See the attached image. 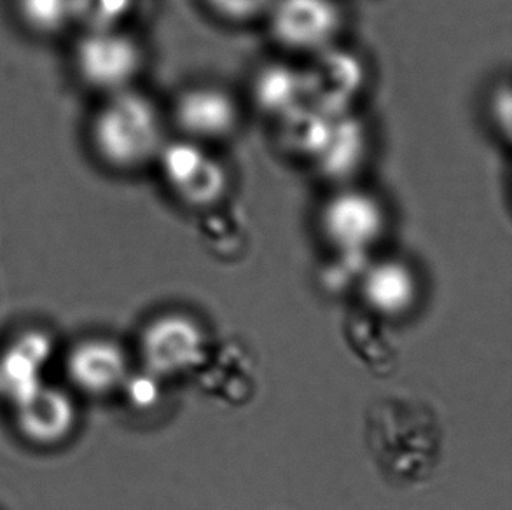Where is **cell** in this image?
Returning a JSON list of instances; mask_svg holds the SVG:
<instances>
[{"mask_svg":"<svg viewBox=\"0 0 512 510\" xmlns=\"http://www.w3.org/2000/svg\"><path fill=\"white\" fill-rule=\"evenodd\" d=\"M329 242L343 252H362L373 245L385 228L380 201L362 189L333 194L320 215Z\"/></svg>","mask_w":512,"mask_h":510,"instance_id":"cell-6","label":"cell"},{"mask_svg":"<svg viewBox=\"0 0 512 510\" xmlns=\"http://www.w3.org/2000/svg\"><path fill=\"white\" fill-rule=\"evenodd\" d=\"M254 98L263 111L285 118L305 105L303 72L287 65H270L257 74Z\"/></svg>","mask_w":512,"mask_h":510,"instance_id":"cell-15","label":"cell"},{"mask_svg":"<svg viewBox=\"0 0 512 510\" xmlns=\"http://www.w3.org/2000/svg\"><path fill=\"white\" fill-rule=\"evenodd\" d=\"M21 20L39 34H55L76 20L74 0H18Z\"/></svg>","mask_w":512,"mask_h":510,"instance_id":"cell-18","label":"cell"},{"mask_svg":"<svg viewBox=\"0 0 512 510\" xmlns=\"http://www.w3.org/2000/svg\"><path fill=\"white\" fill-rule=\"evenodd\" d=\"M67 374L77 390L105 395L116 390L126 378L125 353L105 339H88L70 350Z\"/></svg>","mask_w":512,"mask_h":510,"instance_id":"cell-13","label":"cell"},{"mask_svg":"<svg viewBox=\"0 0 512 510\" xmlns=\"http://www.w3.org/2000/svg\"><path fill=\"white\" fill-rule=\"evenodd\" d=\"M158 158L167 186L189 207H210L228 189L226 168L193 140L161 145Z\"/></svg>","mask_w":512,"mask_h":510,"instance_id":"cell-3","label":"cell"},{"mask_svg":"<svg viewBox=\"0 0 512 510\" xmlns=\"http://www.w3.org/2000/svg\"><path fill=\"white\" fill-rule=\"evenodd\" d=\"M203 392L229 406H245L257 392L254 359L245 346L229 341L217 350H208L207 357L196 371Z\"/></svg>","mask_w":512,"mask_h":510,"instance_id":"cell-9","label":"cell"},{"mask_svg":"<svg viewBox=\"0 0 512 510\" xmlns=\"http://www.w3.org/2000/svg\"><path fill=\"white\" fill-rule=\"evenodd\" d=\"M364 149L366 137L359 121L341 114L334 118L326 144L315 161L329 177H343L359 165Z\"/></svg>","mask_w":512,"mask_h":510,"instance_id":"cell-16","label":"cell"},{"mask_svg":"<svg viewBox=\"0 0 512 510\" xmlns=\"http://www.w3.org/2000/svg\"><path fill=\"white\" fill-rule=\"evenodd\" d=\"M273 0H205L215 14L229 21H249L268 11Z\"/></svg>","mask_w":512,"mask_h":510,"instance_id":"cell-20","label":"cell"},{"mask_svg":"<svg viewBox=\"0 0 512 510\" xmlns=\"http://www.w3.org/2000/svg\"><path fill=\"white\" fill-rule=\"evenodd\" d=\"M91 138L98 156L118 170H133L156 158L163 128L156 105L139 91L112 93L97 112Z\"/></svg>","mask_w":512,"mask_h":510,"instance_id":"cell-2","label":"cell"},{"mask_svg":"<svg viewBox=\"0 0 512 510\" xmlns=\"http://www.w3.org/2000/svg\"><path fill=\"white\" fill-rule=\"evenodd\" d=\"M14 411L21 435L37 446L60 444L76 427V402L58 386L44 383Z\"/></svg>","mask_w":512,"mask_h":510,"instance_id":"cell-10","label":"cell"},{"mask_svg":"<svg viewBox=\"0 0 512 510\" xmlns=\"http://www.w3.org/2000/svg\"><path fill=\"white\" fill-rule=\"evenodd\" d=\"M133 0H74L76 20L88 30H109L123 20L132 9Z\"/></svg>","mask_w":512,"mask_h":510,"instance_id":"cell-19","label":"cell"},{"mask_svg":"<svg viewBox=\"0 0 512 510\" xmlns=\"http://www.w3.org/2000/svg\"><path fill=\"white\" fill-rule=\"evenodd\" d=\"M346 345L369 373L387 378L399 367L401 350L387 324L374 313L355 310L346 317Z\"/></svg>","mask_w":512,"mask_h":510,"instance_id":"cell-14","label":"cell"},{"mask_svg":"<svg viewBox=\"0 0 512 510\" xmlns=\"http://www.w3.org/2000/svg\"><path fill=\"white\" fill-rule=\"evenodd\" d=\"M175 121L191 138H219L238 123V107L226 91L196 86L184 91L175 104Z\"/></svg>","mask_w":512,"mask_h":510,"instance_id":"cell-12","label":"cell"},{"mask_svg":"<svg viewBox=\"0 0 512 510\" xmlns=\"http://www.w3.org/2000/svg\"><path fill=\"white\" fill-rule=\"evenodd\" d=\"M200 331L186 318L167 317L147 327L142 353L147 366L163 374L198 371L208 348Z\"/></svg>","mask_w":512,"mask_h":510,"instance_id":"cell-8","label":"cell"},{"mask_svg":"<svg viewBox=\"0 0 512 510\" xmlns=\"http://www.w3.org/2000/svg\"><path fill=\"white\" fill-rule=\"evenodd\" d=\"M364 437L374 465L399 486L427 483L443 462V421L420 399L388 395L374 400Z\"/></svg>","mask_w":512,"mask_h":510,"instance_id":"cell-1","label":"cell"},{"mask_svg":"<svg viewBox=\"0 0 512 510\" xmlns=\"http://www.w3.org/2000/svg\"><path fill=\"white\" fill-rule=\"evenodd\" d=\"M364 294L374 310L385 315L399 313L413 301L415 280L401 262H381L367 273Z\"/></svg>","mask_w":512,"mask_h":510,"instance_id":"cell-17","label":"cell"},{"mask_svg":"<svg viewBox=\"0 0 512 510\" xmlns=\"http://www.w3.org/2000/svg\"><path fill=\"white\" fill-rule=\"evenodd\" d=\"M270 30L275 41L296 51L329 48L341 28V11L334 0H273Z\"/></svg>","mask_w":512,"mask_h":510,"instance_id":"cell-5","label":"cell"},{"mask_svg":"<svg viewBox=\"0 0 512 510\" xmlns=\"http://www.w3.org/2000/svg\"><path fill=\"white\" fill-rule=\"evenodd\" d=\"M492 109L493 118L502 126V130L507 135L511 131V91H509V86H504L502 90L495 93Z\"/></svg>","mask_w":512,"mask_h":510,"instance_id":"cell-21","label":"cell"},{"mask_svg":"<svg viewBox=\"0 0 512 510\" xmlns=\"http://www.w3.org/2000/svg\"><path fill=\"white\" fill-rule=\"evenodd\" d=\"M74 60L84 83L112 95L128 90L142 65V53L132 37L116 28L88 30L76 46Z\"/></svg>","mask_w":512,"mask_h":510,"instance_id":"cell-4","label":"cell"},{"mask_svg":"<svg viewBox=\"0 0 512 510\" xmlns=\"http://www.w3.org/2000/svg\"><path fill=\"white\" fill-rule=\"evenodd\" d=\"M53 355L46 332L28 331L0 353V397L16 407L44 385L42 373Z\"/></svg>","mask_w":512,"mask_h":510,"instance_id":"cell-11","label":"cell"},{"mask_svg":"<svg viewBox=\"0 0 512 510\" xmlns=\"http://www.w3.org/2000/svg\"><path fill=\"white\" fill-rule=\"evenodd\" d=\"M301 72L305 105L327 116L346 114L364 83L359 60L340 49H322L312 67Z\"/></svg>","mask_w":512,"mask_h":510,"instance_id":"cell-7","label":"cell"}]
</instances>
